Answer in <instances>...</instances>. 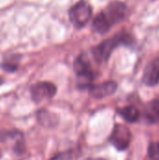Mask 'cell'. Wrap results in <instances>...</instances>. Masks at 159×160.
Listing matches in <instances>:
<instances>
[{"label":"cell","mask_w":159,"mask_h":160,"mask_svg":"<svg viewBox=\"0 0 159 160\" xmlns=\"http://www.w3.org/2000/svg\"><path fill=\"white\" fill-rule=\"evenodd\" d=\"M132 43V37L129 34L126 33H118L115 36L102 41L97 46L92 49V54L95 60L98 63L106 62L112 52L121 44L129 45Z\"/></svg>","instance_id":"1"},{"label":"cell","mask_w":159,"mask_h":160,"mask_svg":"<svg viewBox=\"0 0 159 160\" xmlns=\"http://www.w3.org/2000/svg\"><path fill=\"white\" fill-rule=\"evenodd\" d=\"M69 20L77 28L84 26L92 16V8L88 2L81 0L76 3L68 12Z\"/></svg>","instance_id":"2"},{"label":"cell","mask_w":159,"mask_h":160,"mask_svg":"<svg viewBox=\"0 0 159 160\" xmlns=\"http://www.w3.org/2000/svg\"><path fill=\"white\" fill-rule=\"evenodd\" d=\"M73 68L77 76L82 79V84L79 86L81 88H89L90 82H92L94 79V73L91 69V64L88 56L85 53L80 54L75 59Z\"/></svg>","instance_id":"3"},{"label":"cell","mask_w":159,"mask_h":160,"mask_svg":"<svg viewBox=\"0 0 159 160\" xmlns=\"http://www.w3.org/2000/svg\"><path fill=\"white\" fill-rule=\"evenodd\" d=\"M131 138L132 135L127 127L121 124H116L112 128V134L109 138V142L118 151H125L129 147Z\"/></svg>","instance_id":"4"},{"label":"cell","mask_w":159,"mask_h":160,"mask_svg":"<svg viewBox=\"0 0 159 160\" xmlns=\"http://www.w3.org/2000/svg\"><path fill=\"white\" fill-rule=\"evenodd\" d=\"M56 86L49 82H39L31 87V98L34 102L39 103L45 99H50L55 96Z\"/></svg>","instance_id":"5"},{"label":"cell","mask_w":159,"mask_h":160,"mask_svg":"<svg viewBox=\"0 0 159 160\" xmlns=\"http://www.w3.org/2000/svg\"><path fill=\"white\" fill-rule=\"evenodd\" d=\"M127 11V6L120 1L112 2L111 4H109L106 9L103 10L107 20L112 25L116 24L121 21H123L124 18L126 17Z\"/></svg>","instance_id":"6"},{"label":"cell","mask_w":159,"mask_h":160,"mask_svg":"<svg viewBox=\"0 0 159 160\" xmlns=\"http://www.w3.org/2000/svg\"><path fill=\"white\" fill-rule=\"evenodd\" d=\"M90 95L95 98H104L106 97L113 95L117 90V83L115 82H105L99 84L90 85L88 88Z\"/></svg>","instance_id":"7"},{"label":"cell","mask_w":159,"mask_h":160,"mask_svg":"<svg viewBox=\"0 0 159 160\" xmlns=\"http://www.w3.org/2000/svg\"><path fill=\"white\" fill-rule=\"evenodd\" d=\"M142 82L147 86H155L159 82V57L152 60L145 68Z\"/></svg>","instance_id":"8"},{"label":"cell","mask_w":159,"mask_h":160,"mask_svg":"<svg viewBox=\"0 0 159 160\" xmlns=\"http://www.w3.org/2000/svg\"><path fill=\"white\" fill-rule=\"evenodd\" d=\"M143 115L148 123L158 124L159 123V99H153L145 104L143 109Z\"/></svg>","instance_id":"9"},{"label":"cell","mask_w":159,"mask_h":160,"mask_svg":"<svg viewBox=\"0 0 159 160\" xmlns=\"http://www.w3.org/2000/svg\"><path fill=\"white\" fill-rule=\"evenodd\" d=\"M118 113L126 122L130 123V124L138 122L141 117V112L139 109L133 105L126 106L122 109H119Z\"/></svg>","instance_id":"10"},{"label":"cell","mask_w":159,"mask_h":160,"mask_svg":"<svg viewBox=\"0 0 159 160\" xmlns=\"http://www.w3.org/2000/svg\"><path fill=\"white\" fill-rule=\"evenodd\" d=\"M37 118L39 124L45 128H53L59 122V118L55 114L46 110H40L39 112H37Z\"/></svg>","instance_id":"11"},{"label":"cell","mask_w":159,"mask_h":160,"mask_svg":"<svg viewBox=\"0 0 159 160\" xmlns=\"http://www.w3.org/2000/svg\"><path fill=\"white\" fill-rule=\"evenodd\" d=\"M112 26V25L109 22L103 11L98 13L93 21V29L100 35H104L109 32Z\"/></svg>","instance_id":"12"},{"label":"cell","mask_w":159,"mask_h":160,"mask_svg":"<svg viewBox=\"0 0 159 160\" xmlns=\"http://www.w3.org/2000/svg\"><path fill=\"white\" fill-rule=\"evenodd\" d=\"M147 153L152 160H159V142H151L148 146Z\"/></svg>","instance_id":"13"},{"label":"cell","mask_w":159,"mask_h":160,"mask_svg":"<svg viewBox=\"0 0 159 160\" xmlns=\"http://www.w3.org/2000/svg\"><path fill=\"white\" fill-rule=\"evenodd\" d=\"M72 158H73V151L67 150L65 152H61L55 155L50 160H72Z\"/></svg>","instance_id":"14"},{"label":"cell","mask_w":159,"mask_h":160,"mask_svg":"<svg viewBox=\"0 0 159 160\" xmlns=\"http://www.w3.org/2000/svg\"><path fill=\"white\" fill-rule=\"evenodd\" d=\"M17 67H18L17 64L14 63L13 61H6V62H4L1 65V68L4 70L7 71V72H14V71H16L17 68H18Z\"/></svg>","instance_id":"15"},{"label":"cell","mask_w":159,"mask_h":160,"mask_svg":"<svg viewBox=\"0 0 159 160\" xmlns=\"http://www.w3.org/2000/svg\"><path fill=\"white\" fill-rule=\"evenodd\" d=\"M16 133H11L8 131H0V142H5L9 138H13V136L16 135Z\"/></svg>","instance_id":"16"},{"label":"cell","mask_w":159,"mask_h":160,"mask_svg":"<svg viewBox=\"0 0 159 160\" xmlns=\"http://www.w3.org/2000/svg\"><path fill=\"white\" fill-rule=\"evenodd\" d=\"M86 160H106V159L101 158H88V159H86Z\"/></svg>","instance_id":"17"},{"label":"cell","mask_w":159,"mask_h":160,"mask_svg":"<svg viewBox=\"0 0 159 160\" xmlns=\"http://www.w3.org/2000/svg\"><path fill=\"white\" fill-rule=\"evenodd\" d=\"M2 83H3V79L0 77V84H2Z\"/></svg>","instance_id":"18"},{"label":"cell","mask_w":159,"mask_h":160,"mask_svg":"<svg viewBox=\"0 0 159 160\" xmlns=\"http://www.w3.org/2000/svg\"><path fill=\"white\" fill-rule=\"evenodd\" d=\"M2 158V155H1V152H0V158Z\"/></svg>","instance_id":"19"}]
</instances>
